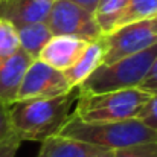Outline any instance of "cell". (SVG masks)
<instances>
[{
    "label": "cell",
    "mask_w": 157,
    "mask_h": 157,
    "mask_svg": "<svg viewBox=\"0 0 157 157\" xmlns=\"http://www.w3.org/2000/svg\"><path fill=\"white\" fill-rule=\"evenodd\" d=\"M70 2L76 3L78 6H81V8H84L86 11H89V12H92V14H93L99 0H70Z\"/></svg>",
    "instance_id": "cell-22"
},
{
    "label": "cell",
    "mask_w": 157,
    "mask_h": 157,
    "mask_svg": "<svg viewBox=\"0 0 157 157\" xmlns=\"http://www.w3.org/2000/svg\"><path fill=\"white\" fill-rule=\"evenodd\" d=\"M137 119L142 121L147 127H150L153 131L157 133V95H153L148 99V102L140 110Z\"/></svg>",
    "instance_id": "cell-18"
},
{
    "label": "cell",
    "mask_w": 157,
    "mask_h": 157,
    "mask_svg": "<svg viewBox=\"0 0 157 157\" xmlns=\"http://www.w3.org/2000/svg\"><path fill=\"white\" fill-rule=\"evenodd\" d=\"M78 89L51 99H25L9 105V116L14 133L25 140L43 142L58 134L61 127L72 114V105L76 102Z\"/></svg>",
    "instance_id": "cell-1"
},
{
    "label": "cell",
    "mask_w": 157,
    "mask_h": 157,
    "mask_svg": "<svg viewBox=\"0 0 157 157\" xmlns=\"http://www.w3.org/2000/svg\"><path fill=\"white\" fill-rule=\"evenodd\" d=\"M104 151L90 144L55 134L41 142L37 157H93Z\"/></svg>",
    "instance_id": "cell-12"
},
{
    "label": "cell",
    "mask_w": 157,
    "mask_h": 157,
    "mask_svg": "<svg viewBox=\"0 0 157 157\" xmlns=\"http://www.w3.org/2000/svg\"><path fill=\"white\" fill-rule=\"evenodd\" d=\"M111 157H157V142L137 144L111 151Z\"/></svg>",
    "instance_id": "cell-17"
},
{
    "label": "cell",
    "mask_w": 157,
    "mask_h": 157,
    "mask_svg": "<svg viewBox=\"0 0 157 157\" xmlns=\"http://www.w3.org/2000/svg\"><path fill=\"white\" fill-rule=\"evenodd\" d=\"M93 157H111V151H104V153L96 154V156H93Z\"/></svg>",
    "instance_id": "cell-23"
},
{
    "label": "cell",
    "mask_w": 157,
    "mask_h": 157,
    "mask_svg": "<svg viewBox=\"0 0 157 157\" xmlns=\"http://www.w3.org/2000/svg\"><path fill=\"white\" fill-rule=\"evenodd\" d=\"M153 95L140 89L105 93H79L72 114L81 122L101 124L136 119Z\"/></svg>",
    "instance_id": "cell-3"
},
{
    "label": "cell",
    "mask_w": 157,
    "mask_h": 157,
    "mask_svg": "<svg viewBox=\"0 0 157 157\" xmlns=\"http://www.w3.org/2000/svg\"><path fill=\"white\" fill-rule=\"evenodd\" d=\"M53 0H0V18L15 28L48 20Z\"/></svg>",
    "instance_id": "cell-10"
},
{
    "label": "cell",
    "mask_w": 157,
    "mask_h": 157,
    "mask_svg": "<svg viewBox=\"0 0 157 157\" xmlns=\"http://www.w3.org/2000/svg\"><path fill=\"white\" fill-rule=\"evenodd\" d=\"M139 89L150 93V95H157V56L154 63L151 64V67H150V70H148V73H147V76L142 81Z\"/></svg>",
    "instance_id": "cell-21"
},
{
    "label": "cell",
    "mask_w": 157,
    "mask_h": 157,
    "mask_svg": "<svg viewBox=\"0 0 157 157\" xmlns=\"http://www.w3.org/2000/svg\"><path fill=\"white\" fill-rule=\"evenodd\" d=\"M104 64L147 51L157 44V17L134 21L104 35Z\"/></svg>",
    "instance_id": "cell-5"
},
{
    "label": "cell",
    "mask_w": 157,
    "mask_h": 157,
    "mask_svg": "<svg viewBox=\"0 0 157 157\" xmlns=\"http://www.w3.org/2000/svg\"><path fill=\"white\" fill-rule=\"evenodd\" d=\"M15 29L20 41V49L25 53H28L32 59H38L40 52L43 51L46 43L52 38V32L49 31L46 21L25 25Z\"/></svg>",
    "instance_id": "cell-13"
},
{
    "label": "cell",
    "mask_w": 157,
    "mask_h": 157,
    "mask_svg": "<svg viewBox=\"0 0 157 157\" xmlns=\"http://www.w3.org/2000/svg\"><path fill=\"white\" fill-rule=\"evenodd\" d=\"M105 55V44L104 38L90 41L82 55L78 58V61L67 70H64V76L69 81V84L73 89H78L95 70H98L104 64Z\"/></svg>",
    "instance_id": "cell-11"
},
{
    "label": "cell",
    "mask_w": 157,
    "mask_h": 157,
    "mask_svg": "<svg viewBox=\"0 0 157 157\" xmlns=\"http://www.w3.org/2000/svg\"><path fill=\"white\" fill-rule=\"evenodd\" d=\"M34 59L21 49L0 59V102L12 105L18 99V90L29 64Z\"/></svg>",
    "instance_id": "cell-9"
},
{
    "label": "cell",
    "mask_w": 157,
    "mask_h": 157,
    "mask_svg": "<svg viewBox=\"0 0 157 157\" xmlns=\"http://www.w3.org/2000/svg\"><path fill=\"white\" fill-rule=\"evenodd\" d=\"M46 25L52 35H67L95 41L102 37L95 15L70 0H53Z\"/></svg>",
    "instance_id": "cell-6"
},
{
    "label": "cell",
    "mask_w": 157,
    "mask_h": 157,
    "mask_svg": "<svg viewBox=\"0 0 157 157\" xmlns=\"http://www.w3.org/2000/svg\"><path fill=\"white\" fill-rule=\"evenodd\" d=\"M58 134L90 144L105 151H116L137 144L157 142V133L137 117L119 122L87 124L70 114Z\"/></svg>",
    "instance_id": "cell-2"
},
{
    "label": "cell",
    "mask_w": 157,
    "mask_h": 157,
    "mask_svg": "<svg viewBox=\"0 0 157 157\" xmlns=\"http://www.w3.org/2000/svg\"><path fill=\"white\" fill-rule=\"evenodd\" d=\"M157 56V44L139 53L102 64L79 87V93H105L139 89Z\"/></svg>",
    "instance_id": "cell-4"
},
{
    "label": "cell",
    "mask_w": 157,
    "mask_h": 157,
    "mask_svg": "<svg viewBox=\"0 0 157 157\" xmlns=\"http://www.w3.org/2000/svg\"><path fill=\"white\" fill-rule=\"evenodd\" d=\"M20 51L17 29L8 20L0 18V59H5Z\"/></svg>",
    "instance_id": "cell-16"
},
{
    "label": "cell",
    "mask_w": 157,
    "mask_h": 157,
    "mask_svg": "<svg viewBox=\"0 0 157 157\" xmlns=\"http://www.w3.org/2000/svg\"><path fill=\"white\" fill-rule=\"evenodd\" d=\"M127 5H128V0H99L98 2L93 15L102 37L111 34L116 29Z\"/></svg>",
    "instance_id": "cell-14"
},
{
    "label": "cell",
    "mask_w": 157,
    "mask_h": 157,
    "mask_svg": "<svg viewBox=\"0 0 157 157\" xmlns=\"http://www.w3.org/2000/svg\"><path fill=\"white\" fill-rule=\"evenodd\" d=\"M21 145V139L14 133L0 144V157H15Z\"/></svg>",
    "instance_id": "cell-20"
},
{
    "label": "cell",
    "mask_w": 157,
    "mask_h": 157,
    "mask_svg": "<svg viewBox=\"0 0 157 157\" xmlns=\"http://www.w3.org/2000/svg\"><path fill=\"white\" fill-rule=\"evenodd\" d=\"M89 43L90 41L76 37L52 35V38L40 52L38 59L56 70L64 72L78 61V58L82 55Z\"/></svg>",
    "instance_id": "cell-8"
},
{
    "label": "cell",
    "mask_w": 157,
    "mask_h": 157,
    "mask_svg": "<svg viewBox=\"0 0 157 157\" xmlns=\"http://www.w3.org/2000/svg\"><path fill=\"white\" fill-rule=\"evenodd\" d=\"M73 90L75 89L69 84L61 70L53 69L40 59H34L25 73L17 101L51 99L64 96Z\"/></svg>",
    "instance_id": "cell-7"
},
{
    "label": "cell",
    "mask_w": 157,
    "mask_h": 157,
    "mask_svg": "<svg viewBox=\"0 0 157 157\" xmlns=\"http://www.w3.org/2000/svg\"><path fill=\"white\" fill-rule=\"evenodd\" d=\"M157 17V0H128V5L116 26H125L134 21H142Z\"/></svg>",
    "instance_id": "cell-15"
},
{
    "label": "cell",
    "mask_w": 157,
    "mask_h": 157,
    "mask_svg": "<svg viewBox=\"0 0 157 157\" xmlns=\"http://www.w3.org/2000/svg\"><path fill=\"white\" fill-rule=\"evenodd\" d=\"M11 134H14L11 116H9V105L0 102V144L8 139Z\"/></svg>",
    "instance_id": "cell-19"
}]
</instances>
